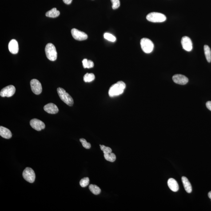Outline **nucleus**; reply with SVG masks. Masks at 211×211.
<instances>
[{
  "mask_svg": "<svg viewBox=\"0 0 211 211\" xmlns=\"http://www.w3.org/2000/svg\"><path fill=\"white\" fill-rule=\"evenodd\" d=\"M22 176L28 182L33 183L35 181V174L31 168H26L23 172Z\"/></svg>",
  "mask_w": 211,
  "mask_h": 211,
  "instance_id": "obj_6",
  "label": "nucleus"
},
{
  "mask_svg": "<svg viewBox=\"0 0 211 211\" xmlns=\"http://www.w3.org/2000/svg\"><path fill=\"white\" fill-rule=\"evenodd\" d=\"M83 65L84 68H93L94 66V63L93 61L88 60L86 59H84L82 61Z\"/></svg>",
  "mask_w": 211,
  "mask_h": 211,
  "instance_id": "obj_21",
  "label": "nucleus"
},
{
  "mask_svg": "<svg viewBox=\"0 0 211 211\" xmlns=\"http://www.w3.org/2000/svg\"><path fill=\"white\" fill-rule=\"evenodd\" d=\"M208 196L209 198H210L211 200V191L209 192V193H208Z\"/></svg>",
  "mask_w": 211,
  "mask_h": 211,
  "instance_id": "obj_31",
  "label": "nucleus"
},
{
  "mask_svg": "<svg viewBox=\"0 0 211 211\" xmlns=\"http://www.w3.org/2000/svg\"><path fill=\"white\" fill-rule=\"evenodd\" d=\"M80 142L82 143L83 146L84 148L86 149H90L91 148V144L90 143L87 142V141L85 139L81 138L80 139Z\"/></svg>",
  "mask_w": 211,
  "mask_h": 211,
  "instance_id": "obj_26",
  "label": "nucleus"
},
{
  "mask_svg": "<svg viewBox=\"0 0 211 211\" xmlns=\"http://www.w3.org/2000/svg\"><path fill=\"white\" fill-rule=\"evenodd\" d=\"M112 4V7L113 10L118 8L120 6L119 0H111Z\"/></svg>",
  "mask_w": 211,
  "mask_h": 211,
  "instance_id": "obj_28",
  "label": "nucleus"
},
{
  "mask_svg": "<svg viewBox=\"0 0 211 211\" xmlns=\"http://www.w3.org/2000/svg\"><path fill=\"white\" fill-rule=\"evenodd\" d=\"M0 135L4 138L10 139L12 137V133L9 129L4 127H0Z\"/></svg>",
  "mask_w": 211,
  "mask_h": 211,
  "instance_id": "obj_16",
  "label": "nucleus"
},
{
  "mask_svg": "<svg viewBox=\"0 0 211 211\" xmlns=\"http://www.w3.org/2000/svg\"><path fill=\"white\" fill-rule=\"evenodd\" d=\"M95 78L94 74L93 73H86L83 77L84 81L85 82H92Z\"/></svg>",
  "mask_w": 211,
  "mask_h": 211,
  "instance_id": "obj_22",
  "label": "nucleus"
},
{
  "mask_svg": "<svg viewBox=\"0 0 211 211\" xmlns=\"http://www.w3.org/2000/svg\"><path fill=\"white\" fill-rule=\"evenodd\" d=\"M148 21L152 22H162L166 20V17L162 13L152 12L148 14L146 17Z\"/></svg>",
  "mask_w": 211,
  "mask_h": 211,
  "instance_id": "obj_4",
  "label": "nucleus"
},
{
  "mask_svg": "<svg viewBox=\"0 0 211 211\" xmlns=\"http://www.w3.org/2000/svg\"><path fill=\"white\" fill-rule=\"evenodd\" d=\"M104 157L107 161L111 162H114L116 159L115 155L112 153L104 154Z\"/></svg>",
  "mask_w": 211,
  "mask_h": 211,
  "instance_id": "obj_23",
  "label": "nucleus"
},
{
  "mask_svg": "<svg viewBox=\"0 0 211 211\" xmlns=\"http://www.w3.org/2000/svg\"><path fill=\"white\" fill-rule=\"evenodd\" d=\"M63 2L67 5H70L73 1V0H63Z\"/></svg>",
  "mask_w": 211,
  "mask_h": 211,
  "instance_id": "obj_30",
  "label": "nucleus"
},
{
  "mask_svg": "<svg viewBox=\"0 0 211 211\" xmlns=\"http://www.w3.org/2000/svg\"><path fill=\"white\" fill-rule=\"evenodd\" d=\"M174 82L179 85H186L189 81L187 77L181 74H176L173 77Z\"/></svg>",
  "mask_w": 211,
  "mask_h": 211,
  "instance_id": "obj_12",
  "label": "nucleus"
},
{
  "mask_svg": "<svg viewBox=\"0 0 211 211\" xmlns=\"http://www.w3.org/2000/svg\"><path fill=\"white\" fill-rule=\"evenodd\" d=\"M44 110L49 114H54L59 111L58 107L55 104L50 103L45 105L44 108Z\"/></svg>",
  "mask_w": 211,
  "mask_h": 211,
  "instance_id": "obj_13",
  "label": "nucleus"
},
{
  "mask_svg": "<svg viewBox=\"0 0 211 211\" xmlns=\"http://www.w3.org/2000/svg\"><path fill=\"white\" fill-rule=\"evenodd\" d=\"M204 52L206 58L208 62H211V50L209 47L207 45H205L204 47Z\"/></svg>",
  "mask_w": 211,
  "mask_h": 211,
  "instance_id": "obj_19",
  "label": "nucleus"
},
{
  "mask_svg": "<svg viewBox=\"0 0 211 211\" xmlns=\"http://www.w3.org/2000/svg\"><path fill=\"white\" fill-rule=\"evenodd\" d=\"M30 85L32 92L34 94L39 95L42 93V85L38 80L36 79L32 80L31 81Z\"/></svg>",
  "mask_w": 211,
  "mask_h": 211,
  "instance_id": "obj_7",
  "label": "nucleus"
},
{
  "mask_svg": "<svg viewBox=\"0 0 211 211\" xmlns=\"http://www.w3.org/2000/svg\"><path fill=\"white\" fill-rule=\"evenodd\" d=\"M60 12L58 10H57L55 8H53L51 10L49 11L45 14L47 17H50V18H56L60 15Z\"/></svg>",
  "mask_w": 211,
  "mask_h": 211,
  "instance_id": "obj_18",
  "label": "nucleus"
},
{
  "mask_svg": "<svg viewBox=\"0 0 211 211\" xmlns=\"http://www.w3.org/2000/svg\"><path fill=\"white\" fill-rule=\"evenodd\" d=\"M206 107L211 111V101H208L206 103Z\"/></svg>",
  "mask_w": 211,
  "mask_h": 211,
  "instance_id": "obj_29",
  "label": "nucleus"
},
{
  "mask_svg": "<svg viewBox=\"0 0 211 211\" xmlns=\"http://www.w3.org/2000/svg\"><path fill=\"white\" fill-rule=\"evenodd\" d=\"M15 87L12 85H9L1 90L0 95L2 97H11L15 94Z\"/></svg>",
  "mask_w": 211,
  "mask_h": 211,
  "instance_id": "obj_8",
  "label": "nucleus"
},
{
  "mask_svg": "<svg viewBox=\"0 0 211 211\" xmlns=\"http://www.w3.org/2000/svg\"><path fill=\"white\" fill-rule=\"evenodd\" d=\"M9 51L13 54H16L18 53V42L15 40H11L8 45Z\"/></svg>",
  "mask_w": 211,
  "mask_h": 211,
  "instance_id": "obj_14",
  "label": "nucleus"
},
{
  "mask_svg": "<svg viewBox=\"0 0 211 211\" xmlns=\"http://www.w3.org/2000/svg\"><path fill=\"white\" fill-rule=\"evenodd\" d=\"M104 37L106 39L110 42H115L116 40L115 37L113 34L109 33H105L104 34Z\"/></svg>",
  "mask_w": 211,
  "mask_h": 211,
  "instance_id": "obj_24",
  "label": "nucleus"
},
{
  "mask_svg": "<svg viewBox=\"0 0 211 211\" xmlns=\"http://www.w3.org/2000/svg\"><path fill=\"white\" fill-rule=\"evenodd\" d=\"M167 184L170 189L173 192H176L178 191L179 187L175 180L173 178H170L168 180Z\"/></svg>",
  "mask_w": 211,
  "mask_h": 211,
  "instance_id": "obj_15",
  "label": "nucleus"
},
{
  "mask_svg": "<svg viewBox=\"0 0 211 211\" xmlns=\"http://www.w3.org/2000/svg\"><path fill=\"white\" fill-rule=\"evenodd\" d=\"M125 84L122 81H119L110 87L109 93L110 97H115L122 94L125 88Z\"/></svg>",
  "mask_w": 211,
  "mask_h": 211,
  "instance_id": "obj_1",
  "label": "nucleus"
},
{
  "mask_svg": "<svg viewBox=\"0 0 211 211\" xmlns=\"http://www.w3.org/2000/svg\"><path fill=\"white\" fill-rule=\"evenodd\" d=\"M89 189L90 191L96 195L100 194L101 192V190L99 187L96 185L91 184L89 185Z\"/></svg>",
  "mask_w": 211,
  "mask_h": 211,
  "instance_id": "obj_20",
  "label": "nucleus"
},
{
  "mask_svg": "<svg viewBox=\"0 0 211 211\" xmlns=\"http://www.w3.org/2000/svg\"><path fill=\"white\" fill-rule=\"evenodd\" d=\"M71 34L73 38L77 41H85L88 38V36L86 33L80 31L76 29H72Z\"/></svg>",
  "mask_w": 211,
  "mask_h": 211,
  "instance_id": "obj_9",
  "label": "nucleus"
},
{
  "mask_svg": "<svg viewBox=\"0 0 211 211\" xmlns=\"http://www.w3.org/2000/svg\"><path fill=\"white\" fill-rule=\"evenodd\" d=\"M182 181L183 185L184 187L185 188L186 191L188 193H191L192 192V187L191 185L190 182L188 179L185 176H183L181 178Z\"/></svg>",
  "mask_w": 211,
  "mask_h": 211,
  "instance_id": "obj_17",
  "label": "nucleus"
},
{
  "mask_svg": "<svg viewBox=\"0 0 211 211\" xmlns=\"http://www.w3.org/2000/svg\"><path fill=\"white\" fill-rule=\"evenodd\" d=\"M57 90L60 99L69 106H73L74 102L71 96L63 88H58Z\"/></svg>",
  "mask_w": 211,
  "mask_h": 211,
  "instance_id": "obj_2",
  "label": "nucleus"
},
{
  "mask_svg": "<svg viewBox=\"0 0 211 211\" xmlns=\"http://www.w3.org/2000/svg\"><path fill=\"white\" fill-rule=\"evenodd\" d=\"M30 125L33 129L37 131L42 130L45 127V124L42 121L37 118L32 119L30 122Z\"/></svg>",
  "mask_w": 211,
  "mask_h": 211,
  "instance_id": "obj_10",
  "label": "nucleus"
},
{
  "mask_svg": "<svg viewBox=\"0 0 211 211\" xmlns=\"http://www.w3.org/2000/svg\"><path fill=\"white\" fill-rule=\"evenodd\" d=\"M141 49L144 53H151L154 49L153 42L149 39L143 38L141 41Z\"/></svg>",
  "mask_w": 211,
  "mask_h": 211,
  "instance_id": "obj_5",
  "label": "nucleus"
},
{
  "mask_svg": "<svg viewBox=\"0 0 211 211\" xmlns=\"http://www.w3.org/2000/svg\"><path fill=\"white\" fill-rule=\"evenodd\" d=\"M89 182H90V180L89 177H85L80 181V185L82 187H85L89 185Z\"/></svg>",
  "mask_w": 211,
  "mask_h": 211,
  "instance_id": "obj_25",
  "label": "nucleus"
},
{
  "mask_svg": "<svg viewBox=\"0 0 211 211\" xmlns=\"http://www.w3.org/2000/svg\"><path fill=\"white\" fill-rule=\"evenodd\" d=\"M45 54L50 61H54L57 58V53L55 47L51 43L48 44L45 47Z\"/></svg>",
  "mask_w": 211,
  "mask_h": 211,
  "instance_id": "obj_3",
  "label": "nucleus"
},
{
  "mask_svg": "<svg viewBox=\"0 0 211 211\" xmlns=\"http://www.w3.org/2000/svg\"><path fill=\"white\" fill-rule=\"evenodd\" d=\"M101 150L103 151L104 154L112 153V149L109 147L105 146V145H100Z\"/></svg>",
  "mask_w": 211,
  "mask_h": 211,
  "instance_id": "obj_27",
  "label": "nucleus"
},
{
  "mask_svg": "<svg viewBox=\"0 0 211 211\" xmlns=\"http://www.w3.org/2000/svg\"><path fill=\"white\" fill-rule=\"evenodd\" d=\"M182 47L187 51H191L193 48V44L190 39L189 37L185 36L182 38L181 41Z\"/></svg>",
  "mask_w": 211,
  "mask_h": 211,
  "instance_id": "obj_11",
  "label": "nucleus"
}]
</instances>
